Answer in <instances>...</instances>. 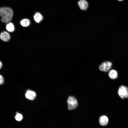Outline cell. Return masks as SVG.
Here are the masks:
<instances>
[{
	"mask_svg": "<svg viewBox=\"0 0 128 128\" xmlns=\"http://www.w3.org/2000/svg\"><path fill=\"white\" fill-rule=\"evenodd\" d=\"M12 9L8 7H3L0 8V16L3 23H8L12 20L13 15Z\"/></svg>",
	"mask_w": 128,
	"mask_h": 128,
	"instance_id": "cell-1",
	"label": "cell"
},
{
	"mask_svg": "<svg viewBox=\"0 0 128 128\" xmlns=\"http://www.w3.org/2000/svg\"><path fill=\"white\" fill-rule=\"evenodd\" d=\"M68 108L69 110L75 109L78 105V103L76 98L73 96H69L67 100Z\"/></svg>",
	"mask_w": 128,
	"mask_h": 128,
	"instance_id": "cell-2",
	"label": "cell"
},
{
	"mask_svg": "<svg viewBox=\"0 0 128 128\" xmlns=\"http://www.w3.org/2000/svg\"><path fill=\"white\" fill-rule=\"evenodd\" d=\"M118 94L122 99L128 98V87L124 86H121L119 87Z\"/></svg>",
	"mask_w": 128,
	"mask_h": 128,
	"instance_id": "cell-3",
	"label": "cell"
},
{
	"mask_svg": "<svg viewBox=\"0 0 128 128\" xmlns=\"http://www.w3.org/2000/svg\"><path fill=\"white\" fill-rule=\"evenodd\" d=\"M112 63L110 61H105L103 62L99 67L100 70L102 71L107 72L111 68Z\"/></svg>",
	"mask_w": 128,
	"mask_h": 128,
	"instance_id": "cell-4",
	"label": "cell"
},
{
	"mask_svg": "<svg viewBox=\"0 0 128 128\" xmlns=\"http://www.w3.org/2000/svg\"><path fill=\"white\" fill-rule=\"evenodd\" d=\"M25 96L26 98L29 100H33L36 97V94L33 91L28 90L25 93Z\"/></svg>",
	"mask_w": 128,
	"mask_h": 128,
	"instance_id": "cell-5",
	"label": "cell"
},
{
	"mask_svg": "<svg viewBox=\"0 0 128 128\" xmlns=\"http://www.w3.org/2000/svg\"><path fill=\"white\" fill-rule=\"evenodd\" d=\"M10 37L9 34L6 31H3L0 34V38L2 41L7 42L10 39Z\"/></svg>",
	"mask_w": 128,
	"mask_h": 128,
	"instance_id": "cell-6",
	"label": "cell"
},
{
	"mask_svg": "<svg viewBox=\"0 0 128 128\" xmlns=\"http://www.w3.org/2000/svg\"><path fill=\"white\" fill-rule=\"evenodd\" d=\"M78 3L79 8L82 10H85L88 7V3L85 0H80L78 1Z\"/></svg>",
	"mask_w": 128,
	"mask_h": 128,
	"instance_id": "cell-7",
	"label": "cell"
},
{
	"mask_svg": "<svg viewBox=\"0 0 128 128\" xmlns=\"http://www.w3.org/2000/svg\"><path fill=\"white\" fill-rule=\"evenodd\" d=\"M109 122L108 117L105 115H103L101 116L99 119L100 124L103 126L106 125Z\"/></svg>",
	"mask_w": 128,
	"mask_h": 128,
	"instance_id": "cell-8",
	"label": "cell"
},
{
	"mask_svg": "<svg viewBox=\"0 0 128 128\" xmlns=\"http://www.w3.org/2000/svg\"><path fill=\"white\" fill-rule=\"evenodd\" d=\"M108 75L109 77L111 79H115L118 77V74L116 70L112 69L109 71L108 73Z\"/></svg>",
	"mask_w": 128,
	"mask_h": 128,
	"instance_id": "cell-9",
	"label": "cell"
},
{
	"mask_svg": "<svg viewBox=\"0 0 128 128\" xmlns=\"http://www.w3.org/2000/svg\"><path fill=\"white\" fill-rule=\"evenodd\" d=\"M33 17L35 21L37 23H40L43 19L42 15L40 13L38 12L35 14Z\"/></svg>",
	"mask_w": 128,
	"mask_h": 128,
	"instance_id": "cell-10",
	"label": "cell"
},
{
	"mask_svg": "<svg viewBox=\"0 0 128 128\" xmlns=\"http://www.w3.org/2000/svg\"><path fill=\"white\" fill-rule=\"evenodd\" d=\"M7 30L9 32H12L14 30V27L13 24L11 22L7 23L6 26Z\"/></svg>",
	"mask_w": 128,
	"mask_h": 128,
	"instance_id": "cell-11",
	"label": "cell"
},
{
	"mask_svg": "<svg viewBox=\"0 0 128 128\" xmlns=\"http://www.w3.org/2000/svg\"><path fill=\"white\" fill-rule=\"evenodd\" d=\"M21 25L23 27H27L30 24V20L27 19H24L22 20L20 22Z\"/></svg>",
	"mask_w": 128,
	"mask_h": 128,
	"instance_id": "cell-12",
	"label": "cell"
},
{
	"mask_svg": "<svg viewBox=\"0 0 128 128\" xmlns=\"http://www.w3.org/2000/svg\"><path fill=\"white\" fill-rule=\"evenodd\" d=\"M23 115L21 113L16 112L15 116V120L18 121H20L23 119Z\"/></svg>",
	"mask_w": 128,
	"mask_h": 128,
	"instance_id": "cell-13",
	"label": "cell"
},
{
	"mask_svg": "<svg viewBox=\"0 0 128 128\" xmlns=\"http://www.w3.org/2000/svg\"><path fill=\"white\" fill-rule=\"evenodd\" d=\"M4 82V79L2 75L0 74V85L3 84Z\"/></svg>",
	"mask_w": 128,
	"mask_h": 128,
	"instance_id": "cell-14",
	"label": "cell"
},
{
	"mask_svg": "<svg viewBox=\"0 0 128 128\" xmlns=\"http://www.w3.org/2000/svg\"><path fill=\"white\" fill-rule=\"evenodd\" d=\"M3 66V64L2 62L0 61V69L2 68Z\"/></svg>",
	"mask_w": 128,
	"mask_h": 128,
	"instance_id": "cell-15",
	"label": "cell"
},
{
	"mask_svg": "<svg viewBox=\"0 0 128 128\" xmlns=\"http://www.w3.org/2000/svg\"><path fill=\"white\" fill-rule=\"evenodd\" d=\"M118 0L119 1H121L123 0Z\"/></svg>",
	"mask_w": 128,
	"mask_h": 128,
	"instance_id": "cell-16",
	"label": "cell"
}]
</instances>
